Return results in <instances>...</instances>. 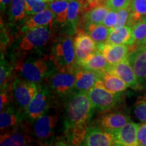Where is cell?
Masks as SVG:
<instances>
[{
    "mask_svg": "<svg viewBox=\"0 0 146 146\" xmlns=\"http://www.w3.org/2000/svg\"><path fill=\"white\" fill-rule=\"evenodd\" d=\"M83 8V5L79 0H70L67 10V25L72 31H75L78 22V16Z\"/></svg>",
    "mask_w": 146,
    "mask_h": 146,
    "instance_id": "83f0119b",
    "label": "cell"
},
{
    "mask_svg": "<svg viewBox=\"0 0 146 146\" xmlns=\"http://www.w3.org/2000/svg\"><path fill=\"white\" fill-rule=\"evenodd\" d=\"M89 100L94 109L106 111L114 108L121 100V92H112L104 86L100 79L97 81L96 85L87 91Z\"/></svg>",
    "mask_w": 146,
    "mask_h": 146,
    "instance_id": "277c9868",
    "label": "cell"
},
{
    "mask_svg": "<svg viewBox=\"0 0 146 146\" xmlns=\"http://www.w3.org/2000/svg\"><path fill=\"white\" fill-rule=\"evenodd\" d=\"M131 28L137 47L146 45V16Z\"/></svg>",
    "mask_w": 146,
    "mask_h": 146,
    "instance_id": "f546056e",
    "label": "cell"
},
{
    "mask_svg": "<svg viewBox=\"0 0 146 146\" xmlns=\"http://www.w3.org/2000/svg\"><path fill=\"white\" fill-rule=\"evenodd\" d=\"M12 0H0V5H1V12H4L7 8H9L10 3Z\"/></svg>",
    "mask_w": 146,
    "mask_h": 146,
    "instance_id": "f35d334b",
    "label": "cell"
},
{
    "mask_svg": "<svg viewBox=\"0 0 146 146\" xmlns=\"http://www.w3.org/2000/svg\"><path fill=\"white\" fill-rule=\"evenodd\" d=\"M82 145L110 146L115 145L112 132L104 130L101 127H88Z\"/></svg>",
    "mask_w": 146,
    "mask_h": 146,
    "instance_id": "30bf717a",
    "label": "cell"
},
{
    "mask_svg": "<svg viewBox=\"0 0 146 146\" xmlns=\"http://www.w3.org/2000/svg\"><path fill=\"white\" fill-rule=\"evenodd\" d=\"M48 8V2L43 0H26L27 16H32Z\"/></svg>",
    "mask_w": 146,
    "mask_h": 146,
    "instance_id": "4dcf8cb0",
    "label": "cell"
},
{
    "mask_svg": "<svg viewBox=\"0 0 146 146\" xmlns=\"http://www.w3.org/2000/svg\"><path fill=\"white\" fill-rule=\"evenodd\" d=\"M130 64L137 76L139 85H146V46H138L128 55Z\"/></svg>",
    "mask_w": 146,
    "mask_h": 146,
    "instance_id": "7c38bea8",
    "label": "cell"
},
{
    "mask_svg": "<svg viewBox=\"0 0 146 146\" xmlns=\"http://www.w3.org/2000/svg\"><path fill=\"white\" fill-rule=\"evenodd\" d=\"M130 121L131 118L129 116L123 113L116 112L103 115L98 119L97 123L104 130L112 132Z\"/></svg>",
    "mask_w": 146,
    "mask_h": 146,
    "instance_id": "ac0fdd59",
    "label": "cell"
},
{
    "mask_svg": "<svg viewBox=\"0 0 146 146\" xmlns=\"http://www.w3.org/2000/svg\"><path fill=\"white\" fill-rule=\"evenodd\" d=\"M43 1H44V0H43Z\"/></svg>",
    "mask_w": 146,
    "mask_h": 146,
    "instance_id": "60d3db41",
    "label": "cell"
},
{
    "mask_svg": "<svg viewBox=\"0 0 146 146\" xmlns=\"http://www.w3.org/2000/svg\"><path fill=\"white\" fill-rule=\"evenodd\" d=\"M76 81L75 71L72 69H58L48 77V86L58 96H68L72 91Z\"/></svg>",
    "mask_w": 146,
    "mask_h": 146,
    "instance_id": "52a82bcc",
    "label": "cell"
},
{
    "mask_svg": "<svg viewBox=\"0 0 146 146\" xmlns=\"http://www.w3.org/2000/svg\"><path fill=\"white\" fill-rule=\"evenodd\" d=\"M134 113L141 122H146V95L139 97L135 104Z\"/></svg>",
    "mask_w": 146,
    "mask_h": 146,
    "instance_id": "d6a6232c",
    "label": "cell"
},
{
    "mask_svg": "<svg viewBox=\"0 0 146 146\" xmlns=\"http://www.w3.org/2000/svg\"><path fill=\"white\" fill-rule=\"evenodd\" d=\"M52 60L59 69H72L76 64L74 41L70 36L60 37L52 47Z\"/></svg>",
    "mask_w": 146,
    "mask_h": 146,
    "instance_id": "3957f363",
    "label": "cell"
},
{
    "mask_svg": "<svg viewBox=\"0 0 146 146\" xmlns=\"http://www.w3.org/2000/svg\"><path fill=\"white\" fill-rule=\"evenodd\" d=\"M23 115L12 106L8 105L0 113L1 130L13 128L19 125L23 120Z\"/></svg>",
    "mask_w": 146,
    "mask_h": 146,
    "instance_id": "7402d4cb",
    "label": "cell"
},
{
    "mask_svg": "<svg viewBox=\"0 0 146 146\" xmlns=\"http://www.w3.org/2000/svg\"><path fill=\"white\" fill-rule=\"evenodd\" d=\"M76 81L72 91H87L96 85L99 79V71L81 68L75 71Z\"/></svg>",
    "mask_w": 146,
    "mask_h": 146,
    "instance_id": "2e32d148",
    "label": "cell"
},
{
    "mask_svg": "<svg viewBox=\"0 0 146 146\" xmlns=\"http://www.w3.org/2000/svg\"><path fill=\"white\" fill-rule=\"evenodd\" d=\"M138 145H146V122L139 125L137 130Z\"/></svg>",
    "mask_w": 146,
    "mask_h": 146,
    "instance_id": "8d00e7d4",
    "label": "cell"
},
{
    "mask_svg": "<svg viewBox=\"0 0 146 146\" xmlns=\"http://www.w3.org/2000/svg\"><path fill=\"white\" fill-rule=\"evenodd\" d=\"M131 13L127 21V26L132 27L146 16V0H131Z\"/></svg>",
    "mask_w": 146,
    "mask_h": 146,
    "instance_id": "4316f807",
    "label": "cell"
},
{
    "mask_svg": "<svg viewBox=\"0 0 146 146\" xmlns=\"http://www.w3.org/2000/svg\"><path fill=\"white\" fill-rule=\"evenodd\" d=\"M26 0H12L8 8L9 21L13 25L25 23L27 19Z\"/></svg>",
    "mask_w": 146,
    "mask_h": 146,
    "instance_id": "cb8c5ba5",
    "label": "cell"
},
{
    "mask_svg": "<svg viewBox=\"0 0 146 146\" xmlns=\"http://www.w3.org/2000/svg\"><path fill=\"white\" fill-rule=\"evenodd\" d=\"M110 29L108 28L102 24L87 23L85 25V31L92 39L96 43H104L107 41Z\"/></svg>",
    "mask_w": 146,
    "mask_h": 146,
    "instance_id": "d4e9b609",
    "label": "cell"
},
{
    "mask_svg": "<svg viewBox=\"0 0 146 146\" xmlns=\"http://www.w3.org/2000/svg\"><path fill=\"white\" fill-rule=\"evenodd\" d=\"M131 13V8L130 6L127 8L121 9V10L116 11V22L115 24L114 28L112 29H116L120 28L125 26L127 23L128 19H129V15Z\"/></svg>",
    "mask_w": 146,
    "mask_h": 146,
    "instance_id": "836d02e7",
    "label": "cell"
},
{
    "mask_svg": "<svg viewBox=\"0 0 146 146\" xmlns=\"http://www.w3.org/2000/svg\"><path fill=\"white\" fill-rule=\"evenodd\" d=\"M106 71L116 74L125 81L129 87L134 89L139 88L140 85L137 76L130 64L128 58L122 60L117 64L110 65Z\"/></svg>",
    "mask_w": 146,
    "mask_h": 146,
    "instance_id": "4fadbf2b",
    "label": "cell"
},
{
    "mask_svg": "<svg viewBox=\"0 0 146 146\" xmlns=\"http://www.w3.org/2000/svg\"><path fill=\"white\" fill-rule=\"evenodd\" d=\"M145 46H146V45H145Z\"/></svg>",
    "mask_w": 146,
    "mask_h": 146,
    "instance_id": "b9f144b4",
    "label": "cell"
},
{
    "mask_svg": "<svg viewBox=\"0 0 146 146\" xmlns=\"http://www.w3.org/2000/svg\"><path fill=\"white\" fill-rule=\"evenodd\" d=\"M51 109L52 107L35 120L34 133L40 142L48 141L54 135L58 123V115L56 110L51 112Z\"/></svg>",
    "mask_w": 146,
    "mask_h": 146,
    "instance_id": "9c48e42d",
    "label": "cell"
},
{
    "mask_svg": "<svg viewBox=\"0 0 146 146\" xmlns=\"http://www.w3.org/2000/svg\"><path fill=\"white\" fill-rule=\"evenodd\" d=\"M99 79L102 81L106 89L112 92H122L129 87L120 77L107 71H99Z\"/></svg>",
    "mask_w": 146,
    "mask_h": 146,
    "instance_id": "603a6c76",
    "label": "cell"
},
{
    "mask_svg": "<svg viewBox=\"0 0 146 146\" xmlns=\"http://www.w3.org/2000/svg\"><path fill=\"white\" fill-rule=\"evenodd\" d=\"M111 44H122L131 46L135 43L132 28L124 26L116 29H111L106 41Z\"/></svg>",
    "mask_w": 146,
    "mask_h": 146,
    "instance_id": "d6986e66",
    "label": "cell"
},
{
    "mask_svg": "<svg viewBox=\"0 0 146 146\" xmlns=\"http://www.w3.org/2000/svg\"><path fill=\"white\" fill-rule=\"evenodd\" d=\"M31 137L25 131H19L14 129L1 135L0 145L21 146L27 145L31 143Z\"/></svg>",
    "mask_w": 146,
    "mask_h": 146,
    "instance_id": "ffe728a7",
    "label": "cell"
},
{
    "mask_svg": "<svg viewBox=\"0 0 146 146\" xmlns=\"http://www.w3.org/2000/svg\"><path fill=\"white\" fill-rule=\"evenodd\" d=\"M0 100V110L2 111L9 104V94L7 88L1 90Z\"/></svg>",
    "mask_w": 146,
    "mask_h": 146,
    "instance_id": "74e56055",
    "label": "cell"
},
{
    "mask_svg": "<svg viewBox=\"0 0 146 146\" xmlns=\"http://www.w3.org/2000/svg\"><path fill=\"white\" fill-rule=\"evenodd\" d=\"M138 123L129 122L120 129L112 131L115 145L136 146L137 143Z\"/></svg>",
    "mask_w": 146,
    "mask_h": 146,
    "instance_id": "5bb4252c",
    "label": "cell"
},
{
    "mask_svg": "<svg viewBox=\"0 0 146 146\" xmlns=\"http://www.w3.org/2000/svg\"><path fill=\"white\" fill-rule=\"evenodd\" d=\"M70 0H58L48 2V8L54 13V22L60 26L66 25L67 19V10Z\"/></svg>",
    "mask_w": 146,
    "mask_h": 146,
    "instance_id": "484cf974",
    "label": "cell"
},
{
    "mask_svg": "<svg viewBox=\"0 0 146 146\" xmlns=\"http://www.w3.org/2000/svg\"><path fill=\"white\" fill-rule=\"evenodd\" d=\"M110 10L108 7L106 5H100L92 8L87 12L85 15V20L87 23H94L100 25L103 23L104 20Z\"/></svg>",
    "mask_w": 146,
    "mask_h": 146,
    "instance_id": "f1b7e54d",
    "label": "cell"
},
{
    "mask_svg": "<svg viewBox=\"0 0 146 146\" xmlns=\"http://www.w3.org/2000/svg\"><path fill=\"white\" fill-rule=\"evenodd\" d=\"M54 13L52 10L47 8L42 12L27 18L21 28V31L25 33L37 27L52 26V24L54 23Z\"/></svg>",
    "mask_w": 146,
    "mask_h": 146,
    "instance_id": "e0dca14e",
    "label": "cell"
},
{
    "mask_svg": "<svg viewBox=\"0 0 146 146\" xmlns=\"http://www.w3.org/2000/svg\"><path fill=\"white\" fill-rule=\"evenodd\" d=\"M0 85L1 90L8 87V78L11 73L12 68L7 64L4 58L1 54V66H0Z\"/></svg>",
    "mask_w": 146,
    "mask_h": 146,
    "instance_id": "1f68e13d",
    "label": "cell"
},
{
    "mask_svg": "<svg viewBox=\"0 0 146 146\" xmlns=\"http://www.w3.org/2000/svg\"><path fill=\"white\" fill-rule=\"evenodd\" d=\"M94 108L87 92L72 91L65 104L64 130L72 145H81L86 135Z\"/></svg>",
    "mask_w": 146,
    "mask_h": 146,
    "instance_id": "6da1fadb",
    "label": "cell"
},
{
    "mask_svg": "<svg viewBox=\"0 0 146 146\" xmlns=\"http://www.w3.org/2000/svg\"><path fill=\"white\" fill-rule=\"evenodd\" d=\"M97 51L104 54L110 65L117 64L128 58L129 47L127 45L97 43Z\"/></svg>",
    "mask_w": 146,
    "mask_h": 146,
    "instance_id": "9a60e30c",
    "label": "cell"
},
{
    "mask_svg": "<svg viewBox=\"0 0 146 146\" xmlns=\"http://www.w3.org/2000/svg\"><path fill=\"white\" fill-rule=\"evenodd\" d=\"M22 77L39 85L45 78H48L54 72L52 62L46 58L30 57L20 64L17 68Z\"/></svg>",
    "mask_w": 146,
    "mask_h": 146,
    "instance_id": "7a4b0ae2",
    "label": "cell"
},
{
    "mask_svg": "<svg viewBox=\"0 0 146 146\" xmlns=\"http://www.w3.org/2000/svg\"><path fill=\"white\" fill-rule=\"evenodd\" d=\"M76 53V64L81 62L97 51V43L87 33L80 31L74 41Z\"/></svg>",
    "mask_w": 146,
    "mask_h": 146,
    "instance_id": "8fae6325",
    "label": "cell"
},
{
    "mask_svg": "<svg viewBox=\"0 0 146 146\" xmlns=\"http://www.w3.org/2000/svg\"><path fill=\"white\" fill-rule=\"evenodd\" d=\"M38 89V85L25 79L16 78L12 85V95L16 105L26 110L33 99Z\"/></svg>",
    "mask_w": 146,
    "mask_h": 146,
    "instance_id": "ba28073f",
    "label": "cell"
},
{
    "mask_svg": "<svg viewBox=\"0 0 146 146\" xmlns=\"http://www.w3.org/2000/svg\"><path fill=\"white\" fill-rule=\"evenodd\" d=\"M51 27H40L25 32L18 44L20 52H32L46 45L52 37Z\"/></svg>",
    "mask_w": 146,
    "mask_h": 146,
    "instance_id": "8992f818",
    "label": "cell"
},
{
    "mask_svg": "<svg viewBox=\"0 0 146 146\" xmlns=\"http://www.w3.org/2000/svg\"><path fill=\"white\" fill-rule=\"evenodd\" d=\"M79 1H81V3H82V5H83V4H84V5L87 4V1H88V0H79Z\"/></svg>",
    "mask_w": 146,
    "mask_h": 146,
    "instance_id": "ab89813d",
    "label": "cell"
},
{
    "mask_svg": "<svg viewBox=\"0 0 146 146\" xmlns=\"http://www.w3.org/2000/svg\"><path fill=\"white\" fill-rule=\"evenodd\" d=\"M77 65L81 68L94 71H106L110 66L104 54L98 51Z\"/></svg>",
    "mask_w": 146,
    "mask_h": 146,
    "instance_id": "44dd1931",
    "label": "cell"
},
{
    "mask_svg": "<svg viewBox=\"0 0 146 146\" xmlns=\"http://www.w3.org/2000/svg\"><path fill=\"white\" fill-rule=\"evenodd\" d=\"M131 1V0H108L106 5L110 10L117 11L129 7Z\"/></svg>",
    "mask_w": 146,
    "mask_h": 146,
    "instance_id": "e575fe53",
    "label": "cell"
},
{
    "mask_svg": "<svg viewBox=\"0 0 146 146\" xmlns=\"http://www.w3.org/2000/svg\"><path fill=\"white\" fill-rule=\"evenodd\" d=\"M116 22V11L110 10L108 12V13L106 14V17L104 20L103 23L104 25L108 28L112 29L114 28L115 24Z\"/></svg>",
    "mask_w": 146,
    "mask_h": 146,
    "instance_id": "d590c367",
    "label": "cell"
},
{
    "mask_svg": "<svg viewBox=\"0 0 146 146\" xmlns=\"http://www.w3.org/2000/svg\"><path fill=\"white\" fill-rule=\"evenodd\" d=\"M52 91L48 85H38L33 99L25 110V116L31 123L39 118L52 107Z\"/></svg>",
    "mask_w": 146,
    "mask_h": 146,
    "instance_id": "5b68a950",
    "label": "cell"
}]
</instances>
